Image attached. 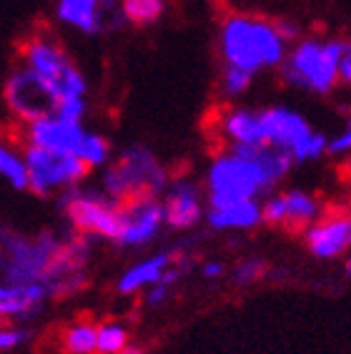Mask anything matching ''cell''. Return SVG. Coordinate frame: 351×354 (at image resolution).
Masks as SVG:
<instances>
[{
	"label": "cell",
	"instance_id": "836d02e7",
	"mask_svg": "<svg viewBox=\"0 0 351 354\" xmlns=\"http://www.w3.org/2000/svg\"><path fill=\"white\" fill-rule=\"evenodd\" d=\"M118 354H146V352H143V347H138V344H129V347Z\"/></svg>",
	"mask_w": 351,
	"mask_h": 354
},
{
	"label": "cell",
	"instance_id": "8fae6325",
	"mask_svg": "<svg viewBox=\"0 0 351 354\" xmlns=\"http://www.w3.org/2000/svg\"><path fill=\"white\" fill-rule=\"evenodd\" d=\"M3 101H6L8 113L21 126H28V123L38 121L43 116H50L58 109L55 95L26 66H18V68L10 71V75L6 78V86H3Z\"/></svg>",
	"mask_w": 351,
	"mask_h": 354
},
{
	"label": "cell",
	"instance_id": "4dcf8cb0",
	"mask_svg": "<svg viewBox=\"0 0 351 354\" xmlns=\"http://www.w3.org/2000/svg\"><path fill=\"white\" fill-rule=\"evenodd\" d=\"M198 274H201V279H206V281H221L223 277L229 274V266L223 264L221 259H206L198 266Z\"/></svg>",
	"mask_w": 351,
	"mask_h": 354
},
{
	"label": "cell",
	"instance_id": "44dd1931",
	"mask_svg": "<svg viewBox=\"0 0 351 354\" xmlns=\"http://www.w3.org/2000/svg\"><path fill=\"white\" fill-rule=\"evenodd\" d=\"M0 181H6L10 189H28V166L21 143L0 136Z\"/></svg>",
	"mask_w": 351,
	"mask_h": 354
},
{
	"label": "cell",
	"instance_id": "7402d4cb",
	"mask_svg": "<svg viewBox=\"0 0 351 354\" xmlns=\"http://www.w3.org/2000/svg\"><path fill=\"white\" fill-rule=\"evenodd\" d=\"M61 347L66 354H98V324L86 319L70 322L61 332Z\"/></svg>",
	"mask_w": 351,
	"mask_h": 354
},
{
	"label": "cell",
	"instance_id": "e575fe53",
	"mask_svg": "<svg viewBox=\"0 0 351 354\" xmlns=\"http://www.w3.org/2000/svg\"><path fill=\"white\" fill-rule=\"evenodd\" d=\"M344 272H346V277L351 279V252H349V259H346V264H344Z\"/></svg>",
	"mask_w": 351,
	"mask_h": 354
},
{
	"label": "cell",
	"instance_id": "f1b7e54d",
	"mask_svg": "<svg viewBox=\"0 0 351 354\" xmlns=\"http://www.w3.org/2000/svg\"><path fill=\"white\" fill-rule=\"evenodd\" d=\"M346 153H351V116L329 138V156H346Z\"/></svg>",
	"mask_w": 351,
	"mask_h": 354
},
{
	"label": "cell",
	"instance_id": "1f68e13d",
	"mask_svg": "<svg viewBox=\"0 0 351 354\" xmlns=\"http://www.w3.org/2000/svg\"><path fill=\"white\" fill-rule=\"evenodd\" d=\"M274 23H276L278 33H281V38H284L289 46H291V43L301 41V26H298V23L286 21V18H281V21H274Z\"/></svg>",
	"mask_w": 351,
	"mask_h": 354
},
{
	"label": "cell",
	"instance_id": "f546056e",
	"mask_svg": "<svg viewBox=\"0 0 351 354\" xmlns=\"http://www.w3.org/2000/svg\"><path fill=\"white\" fill-rule=\"evenodd\" d=\"M55 113L61 118H68V121L83 123V118H86V113H88V98H70V101L58 103Z\"/></svg>",
	"mask_w": 351,
	"mask_h": 354
},
{
	"label": "cell",
	"instance_id": "ba28073f",
	"mask_svg": "<svg viewBox=\"0 0 351 354\" xmlns=\"http://www.w3.org/2000/svg\"><path fill=\"white\" fill-rule=\"evenodd\" d=\"M61 209L70 229L91 239L115 244L123 224V204L101 189H73L61 196Z\"/></svg>",
	"mask_w": 351,
	"mask_h": 354
},
{
	"label": "cell",
	"instance_id": "8992f818",
	"mask_svg": "<svg viewBox=\"0 0 351 354\" xmlns=\"http://www.w3.org/2000/svg\"><path fill=\"white\" fill-rule=\"evenodd\" d=\"M203 189L206 198H261L274 194L276 184L254 156L226 149L211 158Z\"/></svg>",
	"mask_w": 351,
	"mask_h": 354
},
{
	"label": "cell",
	"instance_id": "603a6c76",
	"mask_svg": "<svg viewBox=\"0 0 351 354\" xmlns=\"http://www.w3.org/2000/svg\"><path fill=\"white\" fill-rule=\"evenodd\" d=\"M166 0H121V13L129 26H153L161 21Z\"/></svg>",
	"mask_w": 351,
	"mask_h": 354
},
{
	"label": "cell",
	"instance_id": "7a4b0ae2",
	"mask_svg": "<svg viewBox=\"0 0 351 354\" xmlns=\"http://www.w3.org/2000/svg\"><path fill=\"white\" fill-rule=\"evenodd\" d=\"M218 53L223 66L241 68L256 78L263 71L284 66L289 43L281 38L274 21L258 15L231 13L218 28Z\"/></svg>",
	"mask_w": 351,
	"mask_h": 354
},
{
	"label": "cell",
	"instance_id": "d590c367",
	"mask_svg": "<svg viewBox=\"0 0 351 354\" xmlns=\"http://www.w3.org/2000/svg\"><path fill=\"white\" fill-rule=\"evenodd\" d=\"M3 236H6V234H3V229H0V239H3Z\"/></svg>",
	"mask_w": 351,
	"mask_h": 354
},
{
	"label": "cell",
	"instance_id": "4fadbf2b",
	"mask_svg": "<svg viewBox=\"0 0 351 354\" xmlns=\"http://www.w3.org/2000/svg\"><path fill=\"white\" fill-rule=\"evenodd\" d=\"M88 138H91V129H86L83 123L68 121L61 118L58 113L43 116L38 121L23 126V141L28 146H38V149L55 151V153H68L83 161L86 153Z\"/></svg>",
	"mask_w": 351,
	"mask_h": 354
},
{
	"label": "cell",
	"instance_id": "cb8c5ba5",
	"mask_svg": "<svg viewBox=\"0 0 351 354\" xmlns=\"http://www.w3.org/2000/svg\"><path fill=\"white\" fill-rule=\"evenodd\" d=\"M131 344L129 327L118 319H108L98 324V354H118Z\"/></svg>",
	"mask_w": 351,
	"mask_h": 354
},
{
	"label": "cell",
	"instance_id": "d6a6232c",
	"mask_svg": "<svg viewBox=\"0 0 351 354\" xmlns=\"http://www.w3.org/2000/svg\"><path fill=\"white\" fill-rule=\"evenodd\" d=\"M339 83L351 86V41H346V50L341 55V66H339Z\"/></svg>",
	"mask_w": 351,
	"mask_h": 354
},
{
	"label": "cell",
	"instance_id": "e0dca14e",
	"mask_svg": "<svg viewBox=\"0 0 351 354\" xmlns=\"http://www.w3.org/2000/svg\"><path fill=\"white\" fill-rule=\"evenodd\" d=\"M306 249L314 259L334 261L351 252V216L319 218L304 232Z\"/></svg>",
	"mask_w": 351,
	"mask_h": 354
},
{
	"label": "cell",
	"instance_id": "9c48e42d",
	"mask_svg": "<svg viewBox=\"0 0 351 354\" xmlns=\"http://www.w3.org/2000/svg\"><path fill=\"white\" fill-rule=\"evenodd\" d=\"M23 153L28 166V191H33L41 198L63 196L68 191L78 189L91 174L81 158L68 153H55L28 143H23Z\"/></svg>",
	"mask_w": 351,
	"mask_h": 354
},
{
	"label": "cell",
	"instance_id": "484cf974",
	"mask_svg": "<svg viewBox=\"0 0 351 354\" xmlns=\"http://www.w3.org/2000/svg\"><path fill=\"white\" fill-rule=\"evenodd\" d=\"M218 86H221L223 98H241V95L249 93V88L254 86V75L241 68H234V66H221Z\"/></svg>",
	"mask_w": 351,
	"mask_h": 354
},
{
	"label": "cell",
	"instance_id": "9a60e30c",
	"mask_svg": "<svg viewBox=\"0 0 351 354\" xmlns=\"http://www.w3.org/2000/svg\"><path fill=\"white\" fill-rule=\"evenodd\" d=\"M206 224L211 232H254L263 224V204L258 198H206Z\"/></svg>",
	"mask_w": 351,
	"mask_h": 354
},
{
	"label": "cell",
	"instance_id": "5b68a950",
	"mask_svg": "<svg viewBox=\"0 0 351 354\" xmlns=\"http://www.w3.org/2000/svg\"><path fill=\"white\" fill-rule=\"evenodd\" d=\"M101 184L98 189L108 194L118 204H126L129 198L153 194L163 196V191L169 189L171 174L161 164V158L143 143H133L118 153L106 169H101Z\"/></svg>",
	"mask_w": 351,
	"mask_h": 354
},
{
	"label": "cell",
	"instance_id": "277c9868",
	"mask_svg": "<svg viewBox=\"0 0 351 354\" xmlns=\"http://www.w3.org/2000/svg\"><path fill=\"white\" fill-rule=\"evenodd\" d=\"M346 50L341 38H301L291 46L281 66V81L304 93L329 95L339 86V66Z\"/></svg>",
	"mask_w": 351,
	"mask_h": 354
},
{
	"label": "cell",
	"instance_id": "2e32d148",
	"mask_svg": "<svg viewBox=\"0 0 351 354\" xmlns=\"http://www.w3.org/2000/svg\"><path fill=\"white\" fill-rule=\"evenodd\" d=\"M50 294L43 284H23V281H0V322L28 324L41 317Z\"/></svg>",
	"mask_w": 351,
	"mask_h": 354
},
{
	"label": "cell",
	"instance_id": "30bf717a",
	"mask_svg": "<svg viewBox=\"0 0 351 354\" xmlns=\"http://www.w3.org/2000/svg\"><path fill=\"white\" fill-rule=\"evenodd\" d=\"M166 226L169 224H166V209H163L161 196L143 194V196L129 198L123 204V224L115 246L123 252L146 249L161 236Z\"/></svg>",
	"mask_w": 351,
	"mask_h": 354
},
{
	"label": "cell",
	"instance_id": "d6986e66",
	"mask_svg": "<svg viewBox=\"0 0 351 354\" xmlns=\"http://www.w3.org/2000/svg\"><path fill=\"white\" fill-rule=\"evenodd\" d=\"M218 136L223 138L226 149L236 146H266L263 143L261 129V109H249V106H231L221 111L216 118Z\"/></svg>",
	"mask_w": 351,
	"mask_h": 354
},
{
	"label": "cell",
	"instance_id": "5bb4252c",
	"mask_svg": "<svg viewBox=\"0 0 351 354\" xmlns=\"http://www.w3.org/2000/svg\"><path fill=\"white\" fill-rule=\"evenodd\" d=\"M161 198L166 209V224L173 232H191L201 221H206V189L193 178H171Z\"/></svg>",
	"mask_w": 351,
	"mask_h": 354
},
{
	"label": "cell",
	"instance_id": "ac0fdd59",
	"mask_svg": "<svg viewBox=\"0 0 351 354\" xmlns=\"http://www.w3.org/2000/svg\"><path fill=\"white\" fill-rule=\"evenodd\" d=\"M178 259V249H163V252H155L143 257V259L133 261L118 274V281H115V292L121 297H135V294H143L146 289H151L153 284L163 279V274L169 272L173 261Z\"/></svg>",
	"mask_w": 351,
	"mask_h": 354
},
{
	"label": "cell",
	"instance_id": "83f0119b",
	"mask_svg": "<svg viewBox=\"0 0 351 354\" xmlns=\"http://www.w3.org/2000/svg\"><path fill=\"white\" fill-rule=\"evenodd\" d=\"M30 339V329L26 324H13V322H0V352H13L23 347Z\"/></svg>",
	"mask_w": 351,
	"mask_h": 354
},
{
	"label": "cell",
	"instance_id": "52a82bcc",
	"mask_svg": "<svg viewBox=\"0 0 351 354\" xmlns=\"http://www.w3.org/2000/svg\"><path fill=\"white\" fill-rule=\"evenodd\" d=\"M261 129L263 143L274 146V149L289 151L294 161H296V166L319 161L321 156L329 153L331 136L314 129L309 118L296 109H289V106L261 109Z\"/></svg>",
	"mask_w": 351,
	"mask_h": 354
},
{
	"label": "cell",
	"instance_id": "d4e9b609",
	"mask_svg": "<svg viewBox=\"0 0 351 354\" xmlns=\"http://www.w3.org/2000/svg\"><path fill=\"white\" fill-rule=\"evenodd\" d=\"M266 274H269V264H266V259H261V257L241 259L229 269L231 284H236V286L256 284V281L266 279Z\"/></svg>",
	"mask_w": 351,
	"mask_h": 354
},
{
	"label": "cell",
	"instance_id": "ffe728a7",
	"mask_svg": "<svg viewBox=\"0 0 351 354\" xmlns=\"http://www.w3.org/2000/svg\"><path fill=\"white\" fill-rule=\"evenodd\" d=\"M286 196V229L291 232H306L311 224L324 218V204L316 194L306 189H289Z\"/></svg>",
	"mask_w": 351,
	"mask_h": 354
},
{
	"label": "cell",
	"instance_id": "4316f807",
	"mask_svg": "<svg viewBox=\"0 0 351 354\" xmlns=\"http://www.w3.org/2000/svg\"><path fill=\"white\" fill-rule=\"evenodd\" d=\"M263 204V224L286 229V196L284 191H274L261 201Z\"/></svg>",
	"mask_w": 351,
	"mask_h": 354
},
{
	"label": "cell",
	"instance_id": "3957f363",
	"mask_svg": "<svg viewBox=\"0 0 351 354\" xmlns=\"http://www.w3.org/2000/svg\"><path fill=\"white\" fill-rule=\"evenodd\" d=\"M21 66H26L55 95L58 103L70 98H88L86 73L53 35H28L21 46Z\"/></svg>",
	"mask_w": 351,
	"mask_h": 354
},
{
	"label": "cell",
	"instance_id": "6da1fadb",
	"mask_svg": "<svg viewBox=\"0 0 351 354\" xmlns=\"http://www.w3.org/2000/svg\"><path fill=\"white\" fill-rule=\"evenodd\" d=\"M95 239L73 232L8 234L0 239V279L43 284L50 299H68L88 284Z\"/></svg>",
	"mask_w": 351,
	"mask_h": 354
},
{
	"label": "cell",
	"instance_id": "7c38bea8",
	"mask_svg": "<svg viewBox=\"0 0 351 354\" xmlns=\"http://www.w3.org/2000/svg\"><path fill=\"white\" fill-rule=\"evenodd\" d=\"M55 21L83 35H101L126 23L121 0H55Z\"/></svg>",
	"mask_w": 351,
	"mask_h": 354
}]
</instances>
